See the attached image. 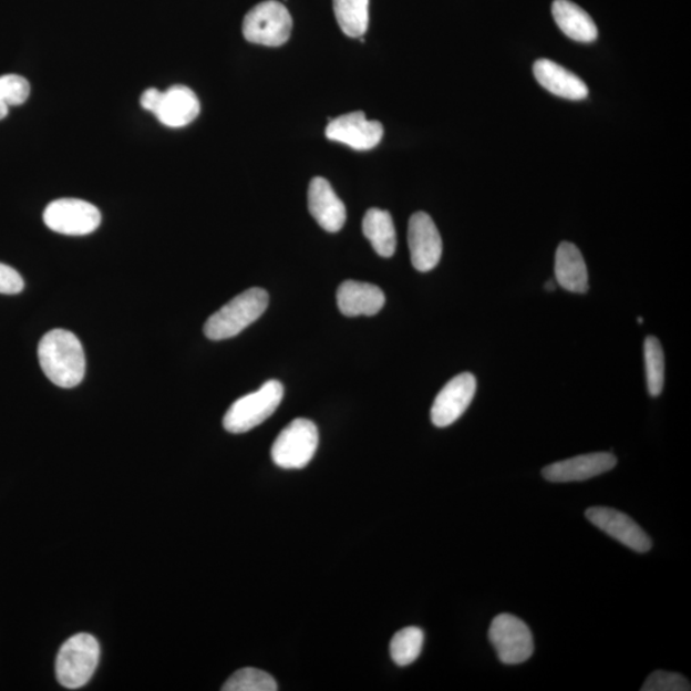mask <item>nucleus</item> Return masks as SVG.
Returning a JSON list of instances; mask_svg holds the SVG:
<instances>
[{
	"instance_id": "nucleus-1",
	"label": "nucleus",
	"mask_w": 691,
	"mask_h": 691,
	"mask_svg": "<svg viewBox=\"0 0 691 691\" xmlns=\"http://www.w3.org/2000/svg\"><path fill=\"white\" fill-rule=\"evenodd\" d=\"M38 355L48 380L61 389H73L84 380V348L72 332L65 329L48 332L39 343Z\"/></svg>"
},
{
	"instance_id": "nucleus-2",
	"label": "nucleus",
	"mask_w": 691,
	"mask_h": 691,
	"mask_svg": "<svg viewBox=\"0 0 691 691\" xmlns=\"http://www.w3.org/2000/svg\"><path fill=\"white\" fill-rule=\"evenodd\" d=\"M268 303L269 296L266 290L250 288L214 312L204 326V333L213 341L233 339L265 314Z\"/></svg>"
},
{
	"instance_id": "nucleus-3",
	"label": "nucleus",
	"mask_w": 691,
	"mask_h": 691,
	"mask_svg": "<svg viewBox=\"0 0 691 691\" xmlns=\"http://www.w3.org/2000/svg\"><path fill=\"white\" fill-rule=\"evenodd\" d=\"M101 660V646L90 633L81 632L61 647L55 661V674L60 684L79 689L87 684Z\"/></svg>"
},
{
	"instance_id": "nucleus-4",
	"label": "nucleus",
	"mask_w": 691,
	"mask_h": 691,
	"mask_svg": "<svg viewBox=\"0 0 691 691\" xmlns=\"http://www.w3.org/2000/svg\"><path fill=\"white\" fill-rule=\"evenodd\" d=\"M283 394L282 383L271 380L262 384L257 392L238 399L224 417L225 430L229 433L241 434L265 423L281 405Z\"/></svg>"
},
{
	"instance_id": "nucleus-5",
	"label": "nucleus",
	"mask_w": 691,
	"mask_h": 691,
	"mask_svg": "<svg viewBox=\"0 0 691 691\" xmlns=\"http://www.w3.org/2000/svg\"><path fill=\"white\" fill-rule=\"evenodd\" d=\"M143 109L152 112L162 125L181 128L190 125L200 113V102L190 87L176 85L159 92L158 89L145 90L140 99Z\"/></svg>"
},
{
	"instance_id": "nucleus-6",
	"label": "nucleus",
	"mask_w": 691,
	"mask_h": 691,
	"mask_svg": "<svg viewBox=\"0 0 691 691\" xmlns=\"http://www.w3.org/2000/svg\"><path fill=\"white\" fill-rule=\"evenodd\" d=\"M319 443L318 427L308 419H295L279 433L271 446V460L286 471L306 467L314 457Z\"/></svg>"
},
{
	"instance_id": "nucleus-7",
	"label": "nucleus",
	"mask_w": 691,
	"mask_h": 691,
	"mask_svg": "<svg viewBox=\"0 0 691 691\" xmlns=\"http://www.w3.org/2000/svg\"><path fill=\"white\" fill-rule=\"evenodd\" d=\"M292 18L286 6L277 0H267L255 6L245 16L243 32L252 44L281 47L290 39Z\"/></svg>"
},
{
	"instance_id": "nucleus-8",
	"label": "nucleus",
	"mask_w": 691,
	"mask_h": 691,
	"mask_svg": "<svg viewBox=\"0 0 691 691\" xmlns=\"http://www.w3.org/2000/svg\"><path fill=\"white\" fill-rule=\"evenodd\" d=\"M488 636L502 663L518 664L533 656V633L528 625L514 615L501 613L495 617Z\"/></svg>"
},
{
	"instance_id": "nucleus-9",
	"label": "nucleus",
	"mask_w": 691,
	"mask_h": 691,
	"mask_svg": "<svg viewBox=\"0 0 691 691\" xmlns=\"http://www.w3.org/2000/svg\"><path fill=\"white\" fill-rule=\"evenodd\" d=\"M44 224L56 234L85 236L93 234L102 224V214L95 207L80 199H60L48 205Z\"/></svg>"
},
{
	"instance_id": "nucleus-10",
	"label": "nucleus",
	"mask_w": 691,
	"mask_h": 691,
	"mask_svg": "<svg viewBox=\"0 0 691 691\" xmlns=\"http://www.w3.org/2000/svg\"><path fill=\"white\" fill-rule=\"evenodd\" d=\"M409 248L411 262L416 270L430 271L439 266L442 258V238L431 216L417 212L409 221Z\"/></svg>"
},
{
	"instance_id": "nucleus-11",
	"label": "nucleus",
	"mask_w": 691,
	"mask_h": 691,
	"mask_svg": "<svg viewBox=\"0 0 691 691\" xmlns=\"http://www.w3.org/2000/svg\"><path fill=\"white\" fill-rule=\"evenodd\" d=\"M384 134L381 122L369 121L364 112H352L329 121L326 136L355 151L373 149Z\"/></svg>"
},
{
	"instance_id": "nucleus-12",
	"label": "nucleus",
	"mask_w": 691,
	"mask_h": 691,
	"mask_svg": "<svg viewBox=\"0 0 691 691\" xmlns=\"http://www.w3.org/2000/svg\"><path fill=\"white\" fill-rule=\"evenodd\" d=\"M476 392V380L471 373L458 374L443 386L435 398L431 417L439 427L454 424L471 406Z\"/></svg>"
},
{
	"instance_id": "nucleus-13",
	"label": "nucleus",
	"mask_w": 691,
	"mask_h": 691,
	"mask_svg": "<svg viewBox=\"0 0 691 691\" xmlns=\"http://www.w3.org/2000/svg\"><path fill=\"white\" fill-rule=\"evenodd\" d=\"M586 516L607 536L619 540L621 545L636 550V553L646 554L652 548V540L647 536V533L631 517L617 512V509L591 507L587 509Z\"/></svg>"
},
{
	"instance_id": "nucleus-14",
	"label": "nucleus",
	"mask_w": 691,
	"mask_h": 691,
	"mask_svg": "<svg viewBox=\"0 0 691 691\" xmlns=\"http://www.w3.org/2000/svg\"><path fill=\"white\" fill-rule=\"evenodd\" d=\"M616 465L617 458L612 454L597 452L558 461L543 468L542 475L554 483L584 482L612 471Z\"/></svg>"
},
{
	"instance_id": "nucleus-15",
	"label": "nucleus",
	"mask_w": 691,
	"mask_h": 691,
	"mask_svg": "<svg viewBox=\"0 0 691 691\" xmlns=\"http://www.w3.org/2000/svg\"><path fill=\"white\" fill-rule=\"evenodd\" d=\"M308 205L311 216L327 233H339L344 226L346 218H348L344 204L326 178L316 177L311 179Z\"/></svg>"
},
{
	"instance_id": "nucleus-16",
	"label": "nucleus",
	"mask_w": 691,
	"mask_h": 691,
	"mask_svg": "<svg viewBox=\"0 0 691 691\" xmlns=\"http://www.w3.org/2000/svg\"><path fill=\"white\" fill-rule=\"evenodd\" d=\"M385 296L380 287L358 281H346L337 290V303L346 317L378 314L384 307Z\"/></svg>"
},
{
	"instance_id": "nucleus-17",
	"label": "nucleus",
	"mask_w": 691,
	"mask_h": 691,
	"mask_svg": "<svg viewBox=\"0 0 691 691\" xmlns=\"http://www.w3.org/2000/svg\"><path fill=\"white\" fill-rule=\"evenodd\" d=\"M533 72L539 85L556 96L582 101L589 94L586 82L556 62L539 60L534 63Z\"/></svg>"
},
{
	"instance_id": "nucleus-18",
	"label": "nucleus",
	"mask_w": 691,
	"mask_h": 691,
	"mask_svg": "<svg viewBox=\"0 0 691 691\" xmlns=\"http://www.w3.org/2000/svg\"><path fill=\"white\" fill-rule=\"evenodd\" d=\"M556 281L566 291L586 293L589 277L586 260L578 248L571 243L558 246L555 265Z\"/></svg>"
},
{
	"instance_id": "nucleus-19",
	"label": "nucleus",
	"mask_w": 691,
	"mask_h": 691,
	"mask_svg": "<svg viewBox=\"0 0 691 691\" xmlns=\"http://www.w3.org/2000/svg\"><path fill=\"white\" fill-rule=\"evenodd\" d=\"M553 14L559 30L579 43H594L598 30L590 16L570 0H555Z\"/></svg>"
},
{
	"instance_id": "nucleus-20",
	"label": "nucleus",
	"mask_w": 691,
	"mask_h": 691,
	"mask_svg": "<svg viewBox=\"0 0 691 691\" xmlns=\"http://www.w3.org/2000/svg\"><path fill=\"white\" fill-rule=\"evenodd\" d=\"M363 233L381 257L391 258L396 251V228L389 212L378 208L369 209L363 220Z\"/></svg>"
},
{
	"instance_id": "nucleus-21",
	"label": "nucleus",
	"mask_w": 691,
	"mask_h": 691,
	"mask_svg": "<svg viewBox=\"0 0 691 691\" xmlns=\"http://www.w3.org/2000/svg\"><path fill=\"white\" fill-rule=\"evenodd\" d=\"M333 10L344 35H365L369 27V0H333Z\"/></svg>"
},
{
	"instance_id": "nucleus-22",
	"label": "nucleus",
	"mask_w": 691,
	"mask_h": 691,
	"mask_svg": "<svg viewBox=\"0 0 691 691\" xmlns=\"http://www.w3.org/2000/svg\"><path fill=\"white\" fill-rule=\"evenodd\" d=\"M423 644L422 629L410 627L400 630L391 640L390 652L393 662L401 668L414 663L422 653Z\"/></svg>"
},
{
	"instance_id": "nucleus-23",
	"label": "nucleus",
	"mask_w": 691,
	"mask_h": 691,
	"mask_svg": "<svg viewBox=\"0 0 691 691\" xmlns=\"http://www.w3.org/2000/svg\"><path fill=\"white\" fill-rule=\"evenodd\" d=\"M644 360L648 391L653 398L660 396L664 385V353L661 342L653 336L647 337L644 342Z\"/></svg>"
},
{
	"instance_id": "nucleus-24",
	"label": "nucleus",
	"mask_w": 691,
	"mask_h": 691,
	"mask_svg": "<svg viewBox=\"0 0 691 691\" xmlns=\"http://www.w3.org/2000/svg\"><path fill=\"white\" fill-rule=\"evenodd\" d=\"M224 691H277V682L271 674L258 669L246 668L238 670L230 677Z\"/></svg>"
},
{
	"instance_id": "nucleus-25",
	"label": "nucleus",
	"mask_w": 691,
	"mask_h": 691,
	"mask_svg": "<svg viewBox=\"0 0 691 691\" xmlns=\"http://www.w3.org/2000/svg\"><path fill=\"white\" fill-rule=\"evenodd\" d=\"M31 93L29 81L19 75L0 76V120L7 117L12 105H21Z\"/></svg>"
},
{
	"instance_id": "nucleus-26",
	"label": "nucleus",
	"mask_w": 691,
	"mask_h": 691,
	"mask_svg": "<svg viewBox=\"0 0 691 691\" xmlns=\"http://www.w3.org/2000/svg\"><path fill=\"white\" fill-rule=\"evenodd\" d=\"M690 682L680 673L656 671L647 679L641 691H689Z\"/></svg>"
},
{
	"instance_id": "nucleus-27",
	"label": "nucleus",
	"mask_w": 691,
	"mask_h": 691,
	"mask_svg": "<svg viewBox=\"0 0 691 691\" xmlns=\"http://www.w3.org/2000/svg\"><path fill=\"white\" fill-rule=\"evenodd\" d=\"M24 282L18 270L0 262V293L16 295L22 292Z\"/></svg>"
},
{
	"instance_id": "nucleus-28",
	"label": "nucleus",
	"mask_w": 691,
	"mask_h": 691,
	"mask_svg": "<svg viewBox=\"0 0 691 691\" xmlns=\"http://www.w3.org/2000/svg\"><path fill=\"white\" fill-rule=\"evenodd\" d=\"M546 288H547V290H548V291H554V290H555V288H556V285H555V282H554V281H548V282L546 283Z\"/></svg>"
}]
</instances>
